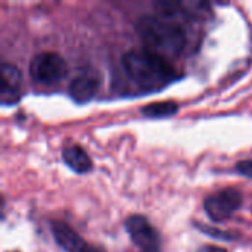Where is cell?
<instances>
[{
	"mask_svg": "<svg viewBox=\"0 0 252 252\" xmlns=\"http://www.w3.org/2000/svg\"><path fill=\"white\" fill-rule=\"evenodd\" d=\"M121 66L131 81L146 90L164 87L177 78L176 68L165 58L146 47L126 52L121 58Z\"/></svg>",
	"mask_w": 252,
	"mask_h": 252,
	"instance_id": "1",
	"label": "cell"
},
{
	"mask_svg": "<svg viewBox=\"0 0 252 252\" xmlns=\"http://www.w3.org/2000/svg\"><path fill=\"white\" fill-rule=\"evenodd\" d=\"M136 31L146 49L161 55L165 59L179 56L188 44L185 30L179 24L161 16H140L136 22Z\"/></svg>",
	"mask_w": 252,
	"mask_h": 252,
	"instance_id": "2",
	"label": "cell"
},
{
	"mask_svg": "<svg viewBox=\"0 0 252 252\" xmlns=\"http://www.w3.org/2000/svg\"><path fill=\"white\" fill-rule=\"evenodd\" d=\"M68 74L65 59L55 52H40L30 62V77L40 84H56Z\"/></svg>",
	"mask_w": 252,
	"mask_h": 252,
	"instance_id": "3",
	"label": "cell"
},
{
	"mask_svg": "<svg viewBox=\"0 0 252 252\" xmlns=\"http://www.w3.org/2000/svg\"><path fill=\"white\" fill-rule=\"evenodd\" d=\"M242 193L238 189L229 188L210 195L204 202V210L213 221L221 223L229 220L242 207Z\"/></svg>",
	"mask_w": 252,
	"mask_h": 252,
	"instance_id": "4",
	"label": "cell"
},
{
	"mask_svg": "<svg viewBox=\"0 0 252 252\" xmlns=\"http://www.w3.org/2000/svg\"><path fill=\"white\" fill-rule=\"evenodd\" d=\"M126 230L133 241L143 252H159L161 238L155 227L143 216H130L126 220Z\"/></svg>",
	"mask_w": 252,
	"mask_h": 252,
	"instance_id": "5",
	"label": "cell"
},
{
	"mask_svg": "<svg viewBox=\"0 0 252 252\" xmlns=\"http://www.w3.org/2000/svg\"><path fill=\"white\" fill-rule=\"evenodd\" d=\"M52 233L56 244L66 252H105L103 250L87 244L74 229L62 221L52 223Z\"/></svg>",
	"mask_w": 252,
	"mask_h": 252,
	"instance_id": "6",
	"label": "cell"
},
{
	"mask_svg": "<svg viewBox=\"0 0 252 252\" xmlns=\"http://www.w3.org/2000/svg\"><path fill=\"white\" fill-rule=\"evenodd\" d=\"M99 86H100V80L96 75V72L81 71L71 80L68 92L75 102L86 103L96 94Z\"/></svg>",
	"mask_w": 252,
	"mask_h": 252,
	"instance_id": "7",
	"label": "cell"
},
{
	"mask_svg": "<svg viewBox=\"0 0 252 252\" xmlns=\"http://www.w3.org/2000/svg\"><path fill=\"white\" fill-rule=\"evenodd\" d=\"M21 83H22L21 71L15 65L4 62L0 69V96L3 105L13 103L18 100Z\"/></svg>",
	"mask_w": 252,
	"mask_h": 252,
	"instance_id": "8",
	"label": "cell"
},
{
	"mask_svg": "<svg viewBox=\"0 0 252 252\" xmlns=\"http://www.w3.org/2000/svg\"><path fill=\"white\" fill-rule=\"evenodd\" d=\"M62 158H63L65 164L72 171H75L78 174H86L93 168V164H92L89 154L81 146H78L75 143H71V145L63 148Z\"/></svg>",
	"mask_w": 252,
	"mask_h": 252,
	"instance_id": "9",
	"label": "cell"
},
{
	"mask_svg": "<svg viewBox=\"0 0 252 252\" xmlns=\"http://www.w3.org/2000/svg\"><path fill=\"white\" fill-rule=\"evenodd\" d=\"M179 111V105L176 102L167 100V102H154L146 105L142 109V114L148 118H167L173 117Z\"/></svg>",
	"mask_w": 252,
	"mask_h": 252,
	"instance_id": "10",
	"label": "cell"
},
{
	"mask_svg": "<svg viewBox=\"0 0 252 252\" xmlns=\"http://www.w3.org/2000/svg\"><path fill=\"white\" fill-rule=\"evenodd\" d=\"M202 232H205L207 235H210L211 238H219V239H227V241H232V239H235V238H238V236H235V235H232V233H229V232H223V230H217V229H214V227H199Z\"/></svg>",
	"mask_w": 252,
	"mask_h": 252,
	"instance_id": "11",
	"label": "cell"
},
{
	"mask_svg": "<svg viewBox=\"0 0 252 252\" xmlns=\"http://www.w3.org/2000/svg\"><path fill=\"white\" fill-rule=\"evenodd\" d=\"M236 170L238 173H241L242 176L252 179V158L251 159H244V161H239L236 164Z\"/></svg>",
	"mask_w": 252,
	"mask_h": 252,
	"instance_id": "12",
	"label": "cell"
},
{
	"mask_svg": "<svg viewBox=\"0 0 252 252\" xmlns=\"http://www.w3.org/2000/svg\"><path fill=\"white\" fill-rule=\"evenodd\" d=\"M198 252H229L224 248H220V247H213V245H205L202 248H199Z\"/></svg>",
	"mask_w": 252,
	"mask_h": 252,
	"instance_id": "13",
	"label": "cell"
},
{
	"mask_svg": "<svg viewBox=\"0 0 252 252\" xmlns=\"http://www.w3.org/2000/svg\"><path fill=\"white\" fill-rule=\"evenodd\" d=\"M142 252H143V251H142ZM159 252H161V251H159Z\"/></svg>",
	"mask_w": 252,
	"mask_h": 252,
	"instance_id": "14",
	"label": "cell"
}]
</instances>
